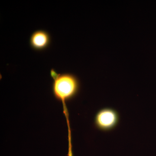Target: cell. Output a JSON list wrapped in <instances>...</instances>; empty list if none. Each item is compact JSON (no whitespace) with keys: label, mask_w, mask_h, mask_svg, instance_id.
Returning a JSON list of instances; mask_svg holds the SVG:
<instances>
[{"label":"cell","mask_w":156,"mask_h":156,"mask_svg":"<svg viewBox=\"0 0 156 156\" xmlns=\"http://www.w3.org/2000/svg\"><path fill=\"white\" fill-rule=\"evenodd\" d=\"M120 116L115 109L105 108L97 112L94 117V126L101 131L113 130L119 124Z\"/></svg>","instance_id":"2"},{"label":"cell","mask_w":156,"mask_h":156,"mask_svg":"<svg viewBox=\"0 0 156 156\" xmlns=\"http://www.w3.org/2000/svg\"><path fill=\"white\" fill-rule=\"evenodd\" d=\"M50 76L53 79L52 93L56 100L66 104L77 95L80 89V80L75 75L71 73H58L54 69L50 71Z\"/></svg>","instance_id":"1"},{"label":"cell","mask_w":156,"mask_h":156,"mask_svg":"<svg viewBox=\"0 0 156 156\" xmlns=\"http://www.w3.org/2000/svg\"><path fill=\"white\" fill-rule=\"evenodd\" d=\"M66 122H67L68 127V156H73V151L72 137L71 129L70 126L69 121V112H66L64 114Z\"/></svg>","instance_id":"4"},{"label":"cell","mask_w":156,"mask_h":156,"mask_svg":"<svg viewBox=\"0 0 156 156\" xmlns=\"http://www.w3.org/2000/svg\"><path fill=\"white\" fill-rule=\"evenodd\" d=\"M51 37L48 31L37 30L31 34L29 44L33 50L41 51L46 50L50 46Z\"/></svg>","instance_id":"3"}]
</instances>
